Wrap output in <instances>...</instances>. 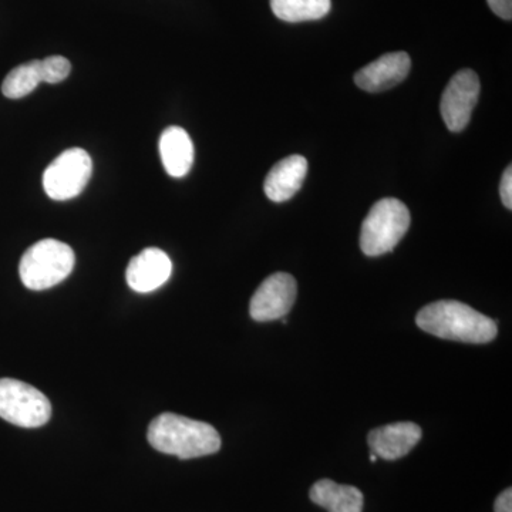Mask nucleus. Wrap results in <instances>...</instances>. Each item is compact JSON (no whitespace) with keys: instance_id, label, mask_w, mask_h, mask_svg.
Masks as SVG:
<instances>
[{"instance_id":"1a4fd4ad","label":"nucleus","mask_w":512,"mask_h":512,"mask_svg":"<svg viewBox=\"0 0 512 512\" xmlns=\"http://www.w3.org/2000/svg\"><path fill=\"white\" fill-rule=\"evenodd\" d=\"M173 274L170 256L158 248H147L131 259L127 266V284L138 293H150L161 288Z\"/></svg>"},{"instance_id":"f8f14e48","label":"nucleus","mask_w":512,"mask_h":512,"mask_svg":"<svg viewBox=\"0 0 512 512\" xmlns=\"http://www.w3.org/2000/svg\"><path fill=\"white\" fill-rule=\"evenodd\" d=\"M308 173V161L302 156H289L276 163L265 178V194L274 202L291 200L301 190Z\"/></svg>"},{"instance_id":"a211bd4d","label":"nucleus","mask_w":512,"mask_h":512,"mask_svg":"<svg viewBox=\"0 0 512 512\" xmlns=\"http://www.w3.org/2000/svg\"><path fill=\"white\" fill-rule=\"evenodd\" d=\"M500 195H501V200H503L504 207L508 208V210H512V168H511V165H508V167L505 168L503 178H501Z\"/></svg>"},{"instance_id":"412c9836","label":"nucleus","mask_w":512,"mask_h":512,"mask_svg":"<svg viewBox=\"0 0 512 512\" xmlns=\"http://www.w3.org/2000/svg\"><path fill=\"white\" fill-rule=\"evenodd\" d=\"M370 461H372V463H376V461H377V456H376V454H373V453H372V456H370Z\"/></svg>"},{"instance_id":"423d86ee","label":"nucleus","mask_w":512,"mask_h":512,"mask_svg":"<svg viewBox=\"0 0 512 512\" xmlns=\"http://www.w3.org/2000/svg\"><path fill=\"white\" fill-rule=\"evenodd\" d=\"M93 173L92 158L83 148H70L46 168L43 188L55 201H67L82 194Z\"/></svg>"},{"instance_id":"6e6552de","label":"nucleus","mask_w":512,"mask_h":512,"mask_svg":"<svg viewBox=\"0 0 512 512\" xmlns=\"http://www.w3.org/2000/svg\"><path fill=\"white\" fill-rule=\"evenodd\" d=\"M298 295V285L292 275L276 272L256 289L249 303V313L256 322L284 319L291 312Z\"/></svg>"},{"instance_id":"2eb2a0df","label":"nucleus","mask_w":512,"mask_h":512,"mask_svg":"<svg viewBox=\"0 0 512 512\" xmlns=\"http://www.w3.org/2000/svg\"><path fill=\"white\" fill-rule=\"evenodd\" d=\"M272 12L284 22L299 23L319 20L328 15L330 0H271Z\"/></svg>"},{"instance_id":"20e7f679","label":"nucleus","mask_w":512,"mask_h":512,"mask_svg":"<svg viewBox=\"0 0 512 512\" xmlns=\"http://www.w3.org/2000/svg\"><path fill=\"white\" fill-rule=\"evenodd\" d=\"M410 211L396 198H383L377 201L360 231V248L367 256H380L393 251L409 231Z\"/></svg>"},{"instance_id":"4468645a","label":"nucleus","mask_w":512,"mask_h":512,"mask_svg":"<svg viewBox=\"0 0 512 512\" xmlns=\"http://www.w3.org/2000/svg\"><path fill=\"white\" fill-rule=\"evenodd\" d=\"M309 497L316 505L329 512H362L363 494L352 485H342L323 478L313 484Z\"/></svg>"},{"instance_id":"f257e3e1","label":"nucleus","mask_w":512,"mask_h":512,"mask_svg":"<svg viewBox=\"0 0 512 512\" xmlns=\"http://www.w3.org/2000/svg\"><path fill=\"white\" fill-rule=\"evenodd\" d=\"M151 447L164 454L191 460L211 456L221 448V437L211 424L163 413L151 421L147 433Z\"/></svg>"},{"instance_id":"ddd939ff","label":"nucleus","mask_w":512,"mask_h":512,"mask_svg":"<svg viewBox=\"0 0 512 512\" xmlns=\"http://www.w3.org/2000/svg\"><path fill=\"white\" fill-rule=\"evenodd\" d=\"M160 154L165 171L174 178L190 173L194 163V144L181 127H168L160 137Z\"/></svg>"},{"instance_id":"f3484780","label":"nucleus","mask_w":512,"mask_h":512,"mask_svg":"<svg viewBox=\"0 0 512 512\" xmlns=\"http://www.w3.org/2000/svg\"><path fill=\"white\" fill-rule=\"evenodd\" d=\"M72 72V64L63 56H50L40 60V79L42 83L56 84L67 79Z\"/></svg>"},{"instance_id":"f03ea898","label":"nucleus","mask_w":512,"mask_h":512,"mask_svg":"<svg viewBox=\"0 0 512 512\" xmlns=\"http://www.w3.org/2000/svg\"><path fill=\"white\" fill-rule=\"evenodd\" d=\"M417 326L437 338L483 345L497 336V323L476 309L458 301H439L424 306Z\"/></svg>"},{"instance_id":"dca6fc26","label":"nucleus","mask_w":512,"mask_h":512,"mask_svg":"<svg viewBox=\"0 0 512 512\" xmlns=\"http://www.w3.org/2000/svg\"><path fill=\"white\" fill-rule=\"evenodd\" d=\"M40 83V60H32L15 67L6 76L2 84V93L8 99H22L32 93Z\"/></svg>"},{"instance_id":"6ab92c4d","label":"nucleus","mask_w":512,"mask_h":512,"mask_svg":"<svg viewBox=\"0 0 512 512\" xmlns=\"http://www.w3.org/2000/svg\"><path fill=\"white\" fill-rule=\"evenodd\" d=\"M488 6L501 19L511 20L512 0H487Z\"/></svg>"},{"instance_id":"9b49d317","label":"nucleus","mask_w":512,"mask_h":512,"mask_svg":"<svg viewBox=\"0 0 512 512\" xmlns=\"http://www.w3.org/2000/svg\"><path fill=\"white\" fill-rule=\"evenodd\" d=\"M421 434L417 424L402 421L370 431L367 443L377 458L393 461L407 456L419 443Z\"/></svg>"},{"instance_id":"aec40b11","label":"nucleus","mask_w":512,"mask_h":512,"mask_svg":"<svg viewBox=\"0 0 512 512\" xmlns=\"http://www.w3.org/2000/svg\"><path fill=\"white\" fill-rule=\"evenodd\" d=\"M495 512H512V490L507 488L503 493L498 495L494 503Z\"/></svg>"},{"instance_id":"0eeeda50","label":"nucleus","mask_w":512,"mask_h":512,"mask_svg":"<svg viewBox=\"0 0 512 512\" xmlns=\"http://www.w3.org/2000/svg\"><path fill=\"white\" fill-rule=\"evenodd\" d=\"M481 84L477 73L463 69L454 74L441 96L440 111L448 130L460 133L470 123L480 97Z\"/></svg>"},{"instance_id":"39448f33","label":"nucleus","mask_w":512,"mask_h":512,"mask_svg":"<svg viewBox=\"0 0 512 512\" xmlns=\"http://www.w3.org/2000/svg\"><path fill=\"white\" fill-rule=\"evenodd\" d=\"M52 416L49 399L25 382L0 379V417L15 426L36 429Z\"/></svg>"},{"instance_id":"9d476101","label":"nucleus","mask_w":512,"mask_h":512,"mask_svg":"<svg viewBox=\"0 0 512 512\" xmlns=\"http://www.w3.org/2000/svg\"><path fill=\"white\" fill-rule=\"evenodd\" d=\"M410 69H412V60L407 53H387L360 69L356 73L355 83L365 92H384L402 83Z\"/></svg>"},{"instance_id":"7ed1b4c3","label":"nucleus","mask_w":512,"mask_h":512,"mask_svg":"<svg viewBox=\"0 0 512 512\" xmlns=\"http://www.w3.org/2000/svg\"><path fill=\"white\" fill-rule=\"evenodd\" d=\"M74 262L76 256L69 245L57 239H42L20 259V279L32 291H45L59 285L72 274Z\"/></svg>"}]
</instances>
